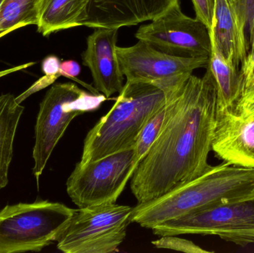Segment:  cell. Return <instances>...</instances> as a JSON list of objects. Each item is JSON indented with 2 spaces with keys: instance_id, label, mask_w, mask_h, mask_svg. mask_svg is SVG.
<instances>
[{
  "instance_id": "obj_22",
  "label": "cell",
  "mask_w": 254,
  "mask_h": 253,
  "mask_svg": "<svg viewBox=\"0 0 254 253\" xmlns=\"http://www.w3.org/2000/svg\"><path fill=\"white\" fill-rule=\"evenodd\" d=\"M240 73L244 84V94L254 89V46L240 65ZM243 94V95H244Z\"/></svg>"
},
{
  "instance_id": "obj_23",
  "label": "cell",
  "mask_w": 254,
  "mask_h": 253,
  "mask_svg": "<svg viewBox=\"0 0 254 253\" xmlns=\"http://www.w3.org/2000/svg\"><path fill=\"white\" fill-rule=\"evenodd\" d=\"M60 77H61L60 75L43 76L41 78L39 79L37 82H35L29 89H27L25 92L16 98V102L19 104L22 103L24 101H25L28 97L31 96L33 94L37 93L39 91L43 90L50 85L53 84Z\"/></svg>"
},
{
  "instance_id": "obj_29",
  "label": "cell",
  "mask_w": 254,
  "mask_h": 253,
  "mask_svg": "<svg viewBox=\"0 0 254 253\" xmlns=\"http://www.w3.org/2000/svg\"><path fill=\"white\" fill-rule=\"evenodd\" d=\"M249 43L250 48L253 47V46H254V22L253 30H252V34H250V36H249Z\"/></svg>"
},
{
  "instance_id": "obj_12",
  "label": "cell",
  "mask_w": 254,
  "mask_h": 253,
  "mask_svg": "<svg viewBox=\"0 0 254 253\" xmlns=\"http://www.w3.org/2000/svg\"><path fill=\"white\" fill-rule=\"evenodd\" d=\"M180 0H89V28H119L153 20Z\"/></svg>"
},
{
  "instance_id": "obj_2",
  "label": "cell",
  "mask_w": 254,
  "mask_h": 253,
  "mask_svg": "<svg viewBox=\"0 0 254 253\" xmlns=\"http://www.w3.org/2000/svg\"><path fill=\"white\" fill-rule=\"evenodd\" d=\"M254 196V169L224 161L153 200L132 207L130 221L146 229L217 203Z\"/></svg>"
},
{
  "instance_id": "obj_17",
  "label": "cell",
  "mask_w": 254,
  "mask_h": 253,
  "mask_svg": "<svg viewBox=\"0 0 254 253\" xmlns=\"http://www.w3.org/2000/svg\"><path fill=\"white\" fill-rule=\"evenodd\" d=\"M24 110L25 107L16 102L14 95H0V190L8 184L13 144Z\"/></svg>"
},
{
  "instance_id": "obj_31",
  "label": "cell",
  "mask_w": 254,
  "mask_h": 253,
  "mask_svg": "<svg viewBox=\"0 0 254 253\" xmlns=\"http://www.w3.org/2000/svg\"><path fill=\"white\" fill-rule=\"evenodd\" d=\"M237 1H238L239 3H240V0H237Z\"/></svg>"
},
{
  "instance_id": "obj_15",
  "label": "cell",
  "mask_w": 254,
  "mask_h": 253,
  "mask_svg": "<svg viewBox=\"0 0 254 253\" xmlns=\"http://www.w3.org/2000/svg\"><path fill=\"white\" fill-rule=\"evenodd\" d=\"M208 67L213 74L217 90V116L237 112L244 94V84L240 69L211 45Z\"/></svg>"
},
{
  "instance_id": "obj_18",
  "label": "cell",
  "mask_w": 254,
  "mask_h": 253,
  "mask_svg": "<svg viewBox=\"0 0 254 253\" xmlns=\"http://www.w3.org/2000/svg\"><path fill=\"white\" fill-rule=\"evenodd\" d=\"M40 0H4L0 6V39L22 27L37 25Z\"/></svg>"
},
{
  "instance_id": "obj_11",
  "label": "cell",
  "mask_w": 254,
  "mask_h": 253,
  "mask_svg": "<svg viewBox=\"0 0 254 253\" xmlns=\"http://www.w3.org/2000/svg\"><path fill=\"white\" fill-rule=\"evenodd\" d=\"M118 34V28H95L82 53L83 64L90 70L95 89L107 98L120 93L125 86L116 51Z\"/></svg>"
},
{
  "instance_id": "obj_25",
  "label": "cell",
  "mask_w": 254,
  "mask_h": 253,
  "mask_svg": "<svg viewBox=\"0 0 254 253\" xmlns=\"http://www.w3.org/2000/svg\"><path fill=\"white\" fill-rule=\"evenodd\" d=\"M80 71L81 68L80 65L74 60L64 61L61 62V67H60V74L61 76H64L67 78L72 79L79 83H83L76 78L80 74Z\"/></svg>"
},
{
  "instance_id": "obj_13",
  "label": "cell",
  "mask_w": 254,
  "mask_h": 253,
  "mask_svg": "<svg viewBox=\"0 0 254 253\" xmlns=\"http://www.w3.org/2000/svg\"><path fill=\"white\" fill-rule=\"evenodd\" d=\"M212 151L223 161L254 169V114L217 116Z\"/></svg>"
},
{
  "instance_id": "obj_19",
  "label": "cell",
  "mask_w": 254,
  "mask_h": 253,
  "mask_svg": "<svg viewBox=\"0 0 254 253\" xmlns=\"http://www.w3.org/2000/svg\"><path fill=\"white\" fill-rule=\"evenodd\" d=\"M165 114L166 104L148 120L147 123L142 129L141 132L139 134L137 141L132 148V169L134 172L139 163L149 152L152 144L158 137L163 122L165 118Z\"/></svg>"
},
{
  "instance_id": "obj_26",
  "label": "cell",
  "mask_w": 254,
  "mask_h": 253,
  "mask_svg": "<svg viewBox=\"0 0 254 253\" xmlns=\"http://www.w3.org/2000/svg\"><path fill=\"white\" fill-rule=\"evenodd\" d=\"M240 7L247 23L248 38L252 34L254 22V0H240Z\"/></svg>"
},
{
  "instance_id": "obj_27",
  "label": "cell",
  "mask_w": 254,
  "mask_h": 253,
  "mask_svg": "<svg viewBox=\"0 0 254 253\" xmlns=\"http://www.w3.org/2000/svg\"><path fill=\"white\" fill-rule=\"evenodd\" d=\"M61 60L58 56L55 55H50L46 56L42 62V70L45 75H61L60 74V67H61Z\"/></svg>"
},
{
  "instance_id": "obj_21",
  "label": "cell",
  "mask_w": 254,
  "mask_h": 253,
  "mask_svg": "<svg viewBox=\"0 0 254 253\" xmlns=\"http://www.w3.org/2000/svg\"><path fill=\"white\" fill-rule=\"evenodd\" d=\"M195 18L199 19L210 31L213 24L216 0H192Z\"/></svg>"
},
{
  "instance_id": "obj_8",
  "label": "cell",
  "mask_w": 254,
  "mask_h": 253,
  "mask_svg": "<svg viewBox=\"0 0 254 253\" xmlns=\"http://www.w3.org/2000/svg\"><path fill=\"white\" fill-rule=\"evenodd\" d=\"M132 148L86 164H76L67 180L66 192L79 208L116 203L131 179Z\"/></svg>"
},
{
  "instance_id": "obj_24",
  "label": "cell",
  "mask_w": 254,
  "mask_h": 253,
  "mask_svg": "<svg viewBox=\"0 0 254 253\" xmlns=\"http://www.w3.org/2000/svg\"><path fill=\"white\" fill-rule=\"evenodd\" d=\"M236 113L243 116L254 114V89L243 95Z\"/></svg>"
},
{
  "instance_id": "obj_30",
  "label": "cell",
  "mask_w": 254,
  "mask_h": 253,
  "mask_svg": "<svg viewBox=\"0 0 254 253\" xmlns=\"http://www.w3.org/2000/svg\"><path fill=\"white\" fill-rule=\"evenodd\" d=\"M3 1H4V0H0V6L2 4Z\"/></svg>"
},
{
  "instance_id": "obj_1",
  "label": "cell",
  "mask_w": 254,
  "mask_h": 253,
  "mask_svg": "<svg viewBox=\"0 0 254 253\" xmlns=\"http://www.w3.org/2000/svg\"><path fill=\"white\" fill-rule=\"evenodd\" d=\"M167 93L165 118L130 179L137 203L153 200L202 174L217 125V90L208 66Z\"/></svg>"
},
{
  "instance_id": "obj_16",
  "label": "cell",
  "mask_w": 254,
  "mask_h": 253,
  "mask_svg": "<svg viewBox=\"0 0 254 253\" xmlns=\"http://www.w3.org/2000/svg\"><path fill=\"white\" fill-rule=\"evenodd\" d=\"M89 0H40L38 32L45 37L82 26L88 18Z\"/></svg>"
},
{
  "instance_id": "obj_9",
  "label": "cell",
  "mask_w": 254,
  "mask_h": 253,
  "mask_svg": "<svg viewBox=\"0 0 254 253\" xmlns=\"http://www.w3.org/2000/svg\"><path fill=\"white\" fill-rule=\"evenodd\" d=\"M127 81L150 83L169 93L183 83L194 70L207 68L209 57H182L158 51L146 42L116 49Z\"/></svg>"
},
{
  "instance_id": "obj_28",
  "label": "cell",
  "mask_w": 254,
  "mask_h": 253,
  "mask_svg": "<svg viewBox=\"0 0 254 253\" xmlns=\"http://www.w3.org/2000/svg\"><path fill=\"white\" fill-rule=\"evenodd\" d=\"M35 62H30L28 63L22 64V65H17V66L13 67V68H7V69L0 71V78L8 75V74H13V73L17 72V71H22L25 68H29L35 65Z\"/></svg>"
},
{
  "instance_id": "obj_3",
  "label": "cell",
  "mask_w": 254,
  "mask_h": 253,
  "mask_svg": "<svg viewBox=\"0 0 254 253\" xmlns=\"http://www.w3.org/2000/svg\"><path fill=\"white\" fill-rule=\"evenodd\" d=\"M155 85L127 81L111 109L88 132L80 164L133 148L148 120L167 102Z\"/></svg>"
},
{
  "instance_id": "obj_10",
  "label": "cell",
  "mask_w": 254,
  "mask_h": 253,
  "mask_svg": "<svg viewBox=\"0 0 254 253\" xmlns=\"http://www.w3.org/2000/svg\"><path fill=\"white\" fill-rule=\"evenodd\" d=\"M136 39L158 51L182 57H210L211 40L206 25L187 16L176 2L147 25H140Z\"/></svg>"
},
{
  "instance_id": "obj_6",
  "label": "cell",
  "mask_w": 254,
  "mask_h": 253,
  "mask_svg": "<svg viewBox=\"0 0 254 253\" xmlns=\"http://www.w3.org/2000/svg\"><path fill=\"white\" fill-rule=\"evenodd\" d=\"M132 207L116 203L76 209L57 239L65 253L117 252L127 236Z\"/></svg>"
},
{
  "instance_id": "obj_7",
  "label": "cell",
  "mask_w": 254,
  "mask_h": 253,
  "mask_svg": "<svg viewBox=\"0 0 254 253\" xmlns=\"http://www.w3.org/2000/svg\"><path fill=\"white\" fill-rule=\"evenodd\" d=\"M158 236H216L245 247L254 244V196L217 203L152 227Z\"/></svg>"
},
{
  "instance_id": "obj_4",
  "label": "cell",
  "mask_w": 254,
  "mask_h": 253,
  "mask_svg": "<svg viewBox=\"0 0 254 253\" xmlns=\"http://www.w3.org/2000/svg\"><path fill=\"white\" fill-rule=\"evenodd\" d=\"M76 209L48 200L0 209V253L40 252L57 242Z\"/></svg>"
},
{
  "instance_id": "obj_5",
  "label": "cell",
  "mask_w": 254,
  "mask_h": 253,
  "mask_svg": "<svg viewBox=\"0 0 254 253\" xmlns=\"http://www.w3.org/2000/svg\"><path fill=\"white\" fill-rule=\"evenodd\" d=\"M107 98L89 93L71 83H57L40 102L33 148V175L39 185L48 161L71 122L77 116L96 111Z\"/></svg>"
},
{
  "instance_id": "obj_14",
  "label": "cell",
  "mask_w": 254,
  "mask_h": 253,
  "mask_svg": "<svg viewBox=\"0 0 254 253\" xmlns=\"http://www.w3.org/2000/svg\"><path fill=\"white\" fill-rule=\"evenodd\" d=\"M211 45L225 59L238 67L249 53L247 23L237 0H216L210 31Z\"/></svg>"
},
{
  "instance_id": "obj_20",
  "label": "cell",
  "mask_w": 254,
  "mask_h": 253,
  "mask_svg": "<svg viewBox=\"0 0 254 253\" xmlns=\"http://www.w3.org/2000/svg\"><path fill=\"white\" fill-rule=\"evenodd\" d=\"M158 249L172 250L186 253H210L212 251L202 249L191 241L176 236H161L159 239L152 242Z\"/></svg>"
}]
</instances>
